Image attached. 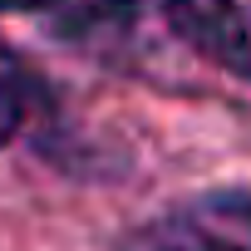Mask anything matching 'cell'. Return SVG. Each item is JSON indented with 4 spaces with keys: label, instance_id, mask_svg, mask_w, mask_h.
Returning a JSON list of instances; mask_svg holds the SVG:
<instances>
[{
    "label": "cell",
    "instance_id": "obj_2",
    "mask_svg": "<svg viewBox=\"0 0 251 251\" xmlns=\"http://www.w3.org/2000/svg\"><path fill=\"white\" fill-rule=\"evenodd\" d=\"M128 251H251V202L182 207L143 226Z\"/></svg>",
    "mask_w": 251,
    "mask_h": 251
},
{
    "label": "cell",
    "instance_id": "obj_1",
    "mask_svg": "<svg viewBox=\"0 0 251 251\" xmlns=\"http://www.w3.org/2000/svg\"><path fill=\"white\" fill-rule=\"evenodd\" d=\"M173 30L212 64L251 79V0H163Z\"/></svg>",
    "mask_w": 251,
    "mask_h": 251
},
{
    "label": "cell",
    "instance_id": "obj_4",
    "mask_svg": "<svg viewBox=\"0 0 251 251\" xmlns=\"http://www.w3.org/2000/svg\"><path fill=\"white\" fill-rule=\"evenodd\" d=\"M59 0H0V10H50Z\"/></svg>",
    "mask_w": 251,
    "mask_h": 251
},
{
    "label": "cell",
    "instance_id": "obj_3",
    "mask_svg": "<svg viewBox=\"0 0 251 251\" xmlns=\"http://www.w3.org/2000/svg\"><path fill=\"white\" fill-rule=\"evenodd\" d=\"M20 108H25V99H20V69H15V59L5 50H0V143L15 138Z\"/></svg>",
    "mask_w": 251,
    "mask_h": 251
}]
</instances>
